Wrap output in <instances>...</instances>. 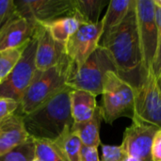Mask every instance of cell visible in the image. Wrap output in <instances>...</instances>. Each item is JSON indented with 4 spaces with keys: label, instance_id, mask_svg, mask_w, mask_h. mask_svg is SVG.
Here are the masks:
<instances>
[{
    "label": "cell",
    "instance_id": "33",
    "mask_svg": "<svg viewBox=\"0 0 161 161\" xmlns=\"http://www.w3.org/2000/svg\"><path fill=\"white\" fill-rule=\"evenodd\" d=\"M33 161H40V160H39L38 158H34V160H33Z\"/></svg>",
    "mask_w": 161,
    "mask_h": 161
},
{
    "label": "cell",
    "instance_id": "19",
    "mask_svg": "<svg viewBox=\"0 0 161 161\" xmlns=\"http://www.w3.org/2000/svg\"><path fill=\"white\" fill-rule=\"evenodd\" d=\"M82 24L75 16L60 18L49 24L43 25L51 34V36L58 42L66 43L68 40L76 32Z\"/></svg>",
    "mask_w": 161,
    "mask_h": 161
},
{
    "label": "cell",
    "instance_id": "5",
    "mask_svg": "<svg viewBox=\"0 0 161 161\" xmlns=\"http://www.w3.org/2000/svg\"><path fill=\"white\" fill-rule=\"evenodd\" d=\"M109 71L116 72L113 61L106 48L99 45L80 67H74L67 86L72 90L85 91L97 96L102 94L104 78Z\"/></svg>",
    "mask_w": 161,
    "mask_h": 161
},
{
    "label": "cell",
    "instance_id": "17",
    "mask_svg": "<svg viewBox=\"0 0 161 161\" xmlns=\"http://www.w3.org/2000/svg\"><path fill=\"white\" fill-rule=\"evenodd\" d=\"M133 0H111L105 16L102 18L103 22V35L102 38L108 35L112 29L117 27L126 17ZM101 38V39H102Z\"/></svg>",
    "mask_w": 161,
    "mask_h": 161
},
{
    "label": "cell",
    "instance_id": "9",
    "mask_svg": "<svg viewBox=\"0 0 161 161\" xmlns=\"http://www.w3.org/2000/svg\"><path fill=\"white\" fill-rule=\"evenodd\" d=\"M14 2L20 15L40 25L74 16L73 0H15Z\"/></svg>",
    "mask_w": 161,
    "mask_h": 161
},
{
    "label": "cell",
    "instance_id": "25",
    "mask_svg": "<svg viewBox=\"0 0 161 161\" xmlns=\"http://www.w3.org/2000/svg\"><path fill=\"white\" fill-rule=\"evenodd\" d=\"M156 20L158 25V43L157 51L152 66V71L155 74L156 77H158L161 73V8L156 7Z\"/></svg>",
    "mask_w": 161,
    "mask_h": 161
},
{
    "label": "cell",
    "instance_id": "27",
    "mask_svg": "<svg viewBox=\"0 0 161 161\" xmlns=\"http://www.w3.org/2000/svg\"><path fill=\"white\" fill-rule=\"evenodd\" d=\"M20 103L6 97H0V123L17 112Z\"/></svg>",
    "mask_w": 161,
    "mask_h": 161
},
{
    "label": "cell",
    "instance_id": "2",
    "mask_svg": "<svg viewBox=\"0 0 161 161\" xmlns=\"http://www.w3.org/2000/svg\"><path fill=\"white\" fill-rule=\"evenodd\" d=\"M67 87L27 115L23 116L25 127L33 140L55 142L67 127L74 125L70 92Z\"/></svg>",
    "mask_w": 161,
    "mask_h": 161
},
{
    "label": "cell",
    "instance_id": "10",
    "mask_svg": "<svg viewBox=\"0 0 161 161\" xmlns=\"http://www.w3.org/2000/svg\"><path fill=\"white\" fill-rule=\"evenodd\" d=\"M103 35V22L82 24L65 43V54L75 68L80 67L99 46Z\"/></svg>",
    "mask_w": 161,
    "mask_h": 161
},
{
    "label": "cell",
    "instance_id": "4",
    "mask_svg": "<svg viewBox=\"0 0 161 161\" xmlns=\"http://www.w3.org/2000/svg\"><path fill=\"white\" fill-rule=\"evenodd\" d=\"M102 97L100 108L105 123L112 125L121 117L133 118L136 88L116 72L109 71L106 74Z\"/></svg>",
    "mask_w": 161,
    "mask_h": 161
},
{
    "label": "cell",
    "instance_id": "16",
    "mask_svg": "<svg viewBox=\"0 0 161 161\" xmlns=\"http://www.w3.org/2000/svg\"><path fill=\"white\" fill-rule=\"evenodd\" d=\"M102 121V111L100 106H98L91 120L81 124H74L71 127V131L79 138L83 146L98 148V146L101 145L100 125Z\"/></svg>",
    "mask_w": 161,
    "mask_h": 161
},
{
    "label": "cell",
    "instance_id": "21",
    "mask_svg": "<svg viewBox=\"0 0 161 161\" xmlns=\"http://www.w3.org/2000/svg\"><path fill=\"white\" fill-rule=\"evenodd\" d=\"M29 42L15 48L0 51V86L11 74L12 70L18 63L23 53L27 47Z\"/></svg>",
    "mask_w": 161,
    "mask_h": 161
},
{
    "label": "cell",
    "instance_id": "8",
    "mask_svg": "<svg viewBox=\"0 0 161 161\" xmlns=\"http://www.w3.org/2000/svg\"><path fill=\"white\" fill-rule=\"evenodd\" d=\"M36 47L37 30L11 74L0 86V97L10 98L19 103L21 102L37 72L35 63Z\"/></svg>",
    "mask_w": 161,
    "mask_h": 161
},
{
    "label": "cell",
    "instance_id": "30",
    "mask_svg": "<svg viewBox=\"0 0 161 161\" xmlns=\"http://www.w3.org/2000/svg\"><path fill=\"white\" fill-rule=\"evenodd\" d=\"M154 4L157 8H161V0H153Z\"/></svg>",
    "mask_w": 161,
    "mask_h": 161
},
{
    "label": "cell",
    "instance_id": "11",
    "mask_svg": "<svg viewBox=\"0 0 161 161\" xmlns=\"http://www.w3.org/2000/svg\"><path fill=\"white\" fill-rule=\"evenodd\" d=\"M158 130V128L154 125L132 122V125L125 130L121 145L128 157L142 161H152V144Z\"/></svg>",
    "mask_w": 161,
    "mask_h": 161
},
{
    "label": "cell",
    "instance_id": "29",
    "mask_svg": "<svg viewBox=\"0 0 161 161\" xmlns=\"http://www.w3.org/2000/svg\"><path fill=\"white\" fill-rule=\"evenodd\" d=\"M81 161H100L98 148L95 147H82Z\"/></svg>",
    "mask_w": 161,
    "mask_h": 161
},
{
    "label": "cell",
    "instance_id": "22",
    "mask_svg": "<svg viewBox=\"0 0 161 161\" xmlns=\"http://www.w3.org/2000/svg\"><path fill=\"white\" fill-rule=\"evenodd\" d=\"M35 158L40 161H69L54 142L34 140Z\"/></svg>",
    "mask_w": 161,
    "mask_h": 161
},
{
    "label": "cell",
    "instance_id": "26",
    "mask_svg": "<svg viewBox=\"0 0 161 161\" xmlns=\"http://www.w3.org/2000/svg\"><path fill=\"white\" fill-rule=\"evenodd\" d=\"M16 13L17 9L14 0H0V32Z\"/></svg>",
    "mask_w": 161,
    "mask_h": 161
},
{
    "label": "cell",
    "instance_id": "1",
    "mask_svg": "<svg viewBox=\"0 0 161 161\" xmlns=\"http://www.w3.org/2000/svg\"><path fill=\"white\" fill-rule=\"evenodd\" d=\"M135 1L133 0L125 20L103 37L99 45L108 52L117 74L136 88L146 75L142 67Z\"/></svg>",
    "mask_w": 161,
    "mask_h": 161
},
{
    "label": "cell",
    "instance_id": "15",
    "mask_svg": "<svg viewBox=\"0 0 161 161\" xmlns=\"http://www.w3.org/2000/svg\"><path fill=\"white\" fill-rule=\"evenodd\" d=\"M70 104L74 124H81L91 120L98 107L94 94L79 90L71 91Z\"/></svg>",
    "mask_w": 161,
    "mask_h": 161
},
{
    "label": "cell",
    "instance_id": "20",
    "mask_svg": "<svg viewBox=\"0 0 161 161\" xmlns=\"http://www.w3.org/2000/svg\"><path fill=\"white\" fill-rule=\"evenodd\" d=\"M69 161H81L82 143L79 138L67 127L54 142Z\"/></svg>",
    "mask_w": 161,
    "mask_h": 161
},
{
    "label": "cell",
    "instance_id": "12",
    "mask_svg": "<svg viewBox=\"0 0 161 161\" xmlns=\"http://www.w3.org/2000/svg\"><path fill=\"white\" fill-rule=\"evenodd\" d=\"M65 44L57 42L43 25H38L35 63L38 71L48 70L65 57Z\"/></svg>",
    "mask_w": 161,
    "mask_h": 161
},
{
    "label": "cell",
    "instance_id": "14",
    "mask_svg": "<svg viewBox=\"0 0 161 161\" xmlns=\"http://www.w3.org/2000/svg\"><path fill=\"white\" fill-rule=\"evenodd\" d=\"M30 139L24 118L19 113H14L0 123V156L11 151Z\"/></svg>",
    "mask_w": 161,
    "mask_h": 161
},
{
    "label": "cell",
    "instance_id": "32",
    "mask_svg": "<svg viewBox=\"0 0 161 161\" xmlns=\"http://www.w3.org/2000/svg\"><path fill=\"white\" fill-rule=\"evenodd\" d=\"M125 161H142V160H140V159H138V158H132V157H128Z\"/></svg>",
    "mask_w": 161,
    "mask_h": 161
},
{
    "label": "cell",
    "instance_id": "24",
    "mask_svg": "<svg viewBox=\"0 0 161 161\" xmlns=\"http://www.w3.org/2000/svg\"><path fill=\"white\" fill-rule=\"evenodd\" d=\"M102 157L100 161H125L128 158L122 145H105L101 143Z\"/></svg>",
    "mask_w": 161,
    "mask_h": 161
},
{
    "label": "cell",
    "instance_id": "13",
    "mask_svg": "<svg viewBox=\"0 0 161 161\" xmlns=\"http://www.w3.org/2000/svg\"><path fill=\"white\" fill-rule=\"evenodd\" d=\"M38 25L33 20L20 15L17 11L0 32V51L28 42L34 36Z\"/></svg>",
    "mask_w": 161,
    "mask_h": 161
},
{
    "label": "cell",
    "instance_id": "23",
    "mask_svg": "<svg viewBox=\"0 0 161 161\" xmlns=\"http://www.w3.org/2000/svg\"><path fill=\"white\" fill-rule=\"evenodd\" d=\"M35 158V142L30 138L25 143L0 156V161H33Z\"/></svg>",
    "mask_w": 161,
    "mask_h": 161
},
{
    "label": "cell",
    "instance_id": "6",
    "mask_svg": "<svg viewBox=\"0 0 161 161\" xmlns=\"http://www.w3.org/2000/svg\"><path fill=\"white\" fill-rule=\"evenodd\" d=\"M135 10L142 67L145 75H147L152 70L158 43L156 6L153 0H136Z\"/></svg>",
    "mask_w": 161,
    "mask_h": 161
},
{
    "label": "cell",
    "instance_id": "7",
    "mask_svg": "<svg viewBox=\"0 0 161 161\" xmlns=\"http://www.w3.org/2000/svg\"><path fill=\"white\" fill-rule=\"evenodd\" d=\"M132 122L161 128V92L158 80L150 70L138 87Z\"/></svg>",
    "mask_w": 161,
    "mask_h": 161
},
{
    "label": "cell",
    "instance_id": "18",
    "mask_svg": "<svg viewBox=\"0 0 161 161\" xmlns=\"http://www.w3.org/2000/svg\"><path fill=\"white\" fill-rule=\"evenodd\" d=\"M74 16L81 24L98 23L103 8L108 5L107 0H73Z\"/></svg>",
    "mask_w": 161,
    "mask_h": 161
},
{
    "label": "cell",
    "instance_id": "31",
    "mask_svg": "<svg viewBox=\"0 0 161 161\" xmlns=\"http://www.w3.org/2000/svg\"><path fill=\"white\" fill-rule=\"evenodd\" d=\"M157 80H158V88L161 92V73L160 75H158V77H157Z\"/></svg>",
    "mask_w": 161,
    "mask_h": 161
},
{
    "label": "cell",
    "instance_id": "3",
    "mask_svg": "<svg viewBox=\"0 0 161 161\" xmlns=\"http://www.w3.org/2000/svg\"><path fill=\"white\" fill-rule=\"evenodd\" d=\"M73 69V62L65 55L56 66L45 71L37 70L31 84L20 102L17 113L22 116L29 114L67 88V80Z\"/></svg>",
    "mask_w": 161,
    "mask_h": 161
},
{
    "label": "cell",
    "instance_id": "28",
    "mask_svg": "<svg viewBox=\"0 0 161 161\" xmlns=\"http://www.w3.org/2000/svg\"><path fill=\"white\" fill-rule=\"evenodd\" d=\"M152 161H161V128L156 133L151 151Z\"/></svg>",
    "mask_w": 161,
    "mask_h": 161
}]
</instances>
